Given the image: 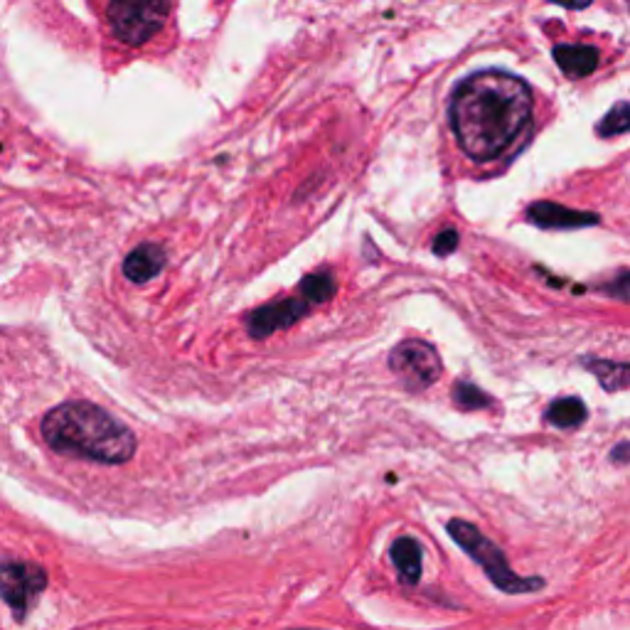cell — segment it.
I'll use <instances>...</instances> for the list:
<instances>
[{"label":"cell","mask_w":630,"mask_h":630,"mask_svg":"<svg viewBox=\"0 0 630 630\" xmlns=\"http://www.w3.org/2000/svg\"><path fill=\"white\" fill-rule=\"evenodd\" d=\"M532 114L530 84L503 69H483L461 79L448 104L456 146L478 165L512 156L530 136Z\"/></svg>","instance_id":"1"},{"label":"cell","mask_w":630,"mask_h":630,"mask_svg":"<svg viewBox=\"0 0 630 630\" xmlns=\"http://www.w3.org/2000/svg\"><path fill=\"white\" fill-rule=\"evenodd\" d=\"M52 451L101 466H124L136 453V434L92 402H64L50 409L40 424Z\"/></svg>","instance_id":"2"},{"label":"cell","mask_w":630,"mask_h":630,"mask_svg":"<svg viewBox=\"0 0 630 630\" xmlns=\"http://www.w3.org/2000/svg\"><path fill=\"white\" fill-rule=\"evenodd\" d=\"M446 530L453 542L461 544L463 552H466L473 562H478L480 567H483L485 576H488L503 594L512 596L537 594V591H542L544 586H547V581H544L542 576H517L510 564H507L503 549H500L493 539L485 537L473 522L448 520Z\"/></svg>","instance_id":"3"},{"label":"cell","mask_w":630,"mask_h":630,"mask_svg":"<svg viewBox=\"0 0 630 630\" xmlns=\"http://www.w3.org/2000/svg\"><path fill=\"white\" fill-rule=\"evenodd\" d=\"M173 3L175 0H106V28L116 42L141 50L165 30Z\"/></svg>","instance_id":"4"},{"label":"cell","mask_w":630,"mask_h":630,"mask_svg":"<svg viewBox=\"0 0 630 630\" xmlns=\"http://www.w3.org/2000/svg\"><path fill=\"white\" fill-rule=\"evenodd\" d=\"M389 370L409 392H424L431 384L439 382L443 365L434 345L424 340H404L389 355Z\"/></svg>","instance_id":"5"},{"label":"cell","mask_w":630,"mask_h":630,"mask_svg":"<svg viewBox=\"0 0 630 630\" xmlns=\"http://www.w3.org/2000/svg\"><path fill=\"white\" fill-rule=\"evenodd\" d=\"M47 589V571L37 564L20 562V559H5L0 567V596L13 608L15 618L23 621L32 608V603Z\"/></svg>","instance_id":"6"},{"label":"cell","mask_w":630,"mask_h":630,"mask_svg":"<svg viewBox=\"0 0 630 630\" xmlns=\"http://www.w3.org/2000/svg\"><path fill=\"white\" fill-rule=\"evenodd\" d=\"M308 315V303L296 301V298H284V301L269 303V306L259 308L247 318L249 335L256 340H264L274 335L276 330H286L296 325L298 320Z\"/></svg>","instance_id":"7"},{"label":"cell","mask_w":630,"mask_h":630,"mask_svg":"<svg viewBox=\"0 0 630 630\" xmlns=\"http://www.w3.org/2000/svg\"><path fill=\"white\" fill-rule=\"evenodd\" d=\"M527 220L542 229H584L596 227L601 217L594 212L571 210V207L557 205V202H532L527 207Z\"/></svg>","instance_id":"8"},{"label":"cell","mask_w":630,"mask_h":630,"mask_svg":"<svg viewBox=\"0 0 630 630\" xmlns=\"http://www.w3.org/2000/svg\"><path fill=\"white\" fill-rule=\"evenodd\" d=\"M165 259H168V256H165V249L160 247V244L153 242L141 244V247H136L126 256L124 276L138 286L148 284V281L156 279L160 271H163Z\"/></svg>","instance_id":"9"},{"label":"cell","mask_w":630,"mask_h":630,"mask_svg":"<svg viewBox=\"0 0 630 630\" xmlns=\"http://www.w3.org/2000/svg\"><path fill=\"white\" fill-rule=\"evenodd\" d=\"M599 50L589 45H557L554 47V62L559 64L569 79L589 77L599 67Z\"/></svg>","instance_id":"10"},{"label":"cell","mask_w":630,"mask_h":630,"mask_svg":"<svg viewBox=\"0 0 630 630\" xmlns=\"http://www.w3.org/2000/svg\"><path fill=\"white\" fill-rule=\"evenodd\" d=\"M389 554H392V562L394 567H397L399 579L409 586L419 584L421 571H424V552H421V544L416 542L414 537H397L394 539L392 549H389Z\"/></svg>","instance_id":"11"},{"label":"cell","mask_w":630,"mask_h":630,"mask_svg":"<svg viewBox=\"0 0 630 630\" xmlns=\"http://www.w3.org/2000/svg\"><path fill=\"white\" fill-rule=\"evenodd\" d=\"M584 367L596 375L601 387L606 392H618V389L630 387V365L628 362H611V360H596V357H584Z\"/></svg>","instance_id":"12"},{"label":"cell","mask_w":630,"mask_h":630,"mask_svg":"<svg viewBox=\"0 0 630 630\" xmlns=\"http://www.w3.org/2000/svg\"><path fill=\"white\" fill-rule=\"evenodd\" d=\"M586 416H589V411L579 397H562L549 404L544 419L557 429H576V426L584 424Z\"/></svg>","instance_id":"13"},{"label":"cell","mask_w":630,"mask_h":630,"mask_svg":"<svg viewBox=\"0 0 630 630\" xmlns=\"http://www.w3.org/2000/svg\"><path fill=\"white\" fill-rule=\"evenodd\" d=\"M596 133L601 138H613L621 136V133H630V104L628 101H618L611 106L606 116L596 124Z\"/></svg>","instance_id":"14"},{"label":"cell","mask_w":630,"mask_h":630,"mask_svg":"<svg viewBox=\"0 0 630 630\" xmlns=\"http://www.w3.org/2000/svg\"><path fill=\"white\" fill-rule=\"evenodd\" d=\"M301 293L308 303H328L335 293V279L328 271L306 276L301 281Z\"/></svg>","instance_id":"15"},{"label":"cell","mask_w":630,"mask_h":630,"mask_svg":"<svg viewBox=\"0 0 630 630\" xmlns=\"http://www.w3.org/2000/svg\"><path fill=\"white\" fill-rule=\"evenodd\" d=\"M453 402H456V407L463 411H478L488 409L490 404H493V399L471 382H458L456 387H453Z\"/></svg>","instance_id":"16"},{"label":"cell","mask_w":630,"mask_h":630,"mask_svg":"<svg viewBox=\"0 0 630 630\" xmlns=\"http://www.w3.org/2000/svg\"><path fill=\"white\" fill-rule=\"evenodd\" d=\"M456 247H458V232H456V229H451V227L441 229V232L434 237V252L439 254V256L453 254V252H456Z\"/></svg>","instance_id":"17"},{"label":"cell","mask_w":630,"mask_h":630,"mask_svg":"<svg viewBox=\"0 0 630 630\" xmlns=\"http://www.w3.org/2000/svg\"><path fill=\"white\" fill-rule=\"evenodd\" d=\"M603 291L611 293L613 298H623V301H630V274H621L618 279H613L611 284L603 286Z\"/></svg>","instance_id":"18"},{"label":"cell","mask_w":630,"mask_h":630,"mask_svg":"<svg viewBox=\"0 0 630 630\" xmlns=\"http://www.w3.org/2000/svg\"><path fill=\"white\" fill-rule=\"evenodd\" d=\"M611 461L613 463H626L630 461V443H621V446H616L611 451Z\"/></svg>","instance_id":"19"},{"label":"cell","mask_w":630,"mask_h":630,"mask_svg":"<svg viewBox=\"0 0 630 630\" xmlns=\"http://www.w3.org/2000/svg\"><path fill=\"white\" fill-rule=\"evenodd\" d=\"M552 3L564 5V8H569V10H584V8H589L594 0H552Z\"/></svg>","instance_id":"20"},{"label":"cell","mask_w":630,"mask_h":630,"mask_svg":"<svg viewBox=\"0 0 630 630\" xmlns=\"http://www.w3.org/2000/svg\"><path fill=\"white\" fill-rule=\"evenodd\" d=\"M291 630H315V628H291Z\"/></svg>","instance_id":"21"}]
</instances>
